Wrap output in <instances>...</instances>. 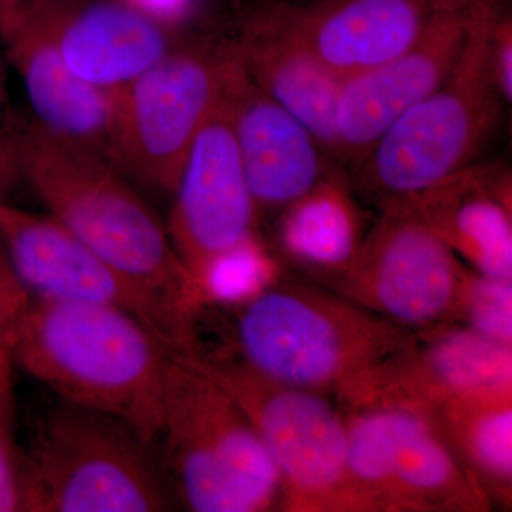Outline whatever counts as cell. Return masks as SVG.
<instances>
[{"label": "cell", "mask_w": 512, "mask_h": 512, "mask_svg": "<svg viewBox=\"0 0 512 512\" xmlns=\"http://www.w3.org/2000/svg\"><path fill=\"white\" fill-rule=\"evenodd\" d=\"M229 313L228 348L202 355L234 360L272 382L355 402L397 376L416 335L325 286L286 274ZM200 355V353H197Z\"/></svg>", "instance_id": "6da1fadb"}, {"label": "cell", "mask_w": 512, "mask_h": 512, "mask_svg": "<svg viewBox=\"0 0 512 512\" xmlns=\"http://www.w3.org/2000/svg\"><path fill=\"white\" fill-rule=\"evenodd\" d=\"M13 360L62 402L126 421L156 444L175 353L130 313L30 296L9 333Z\"/></svg>", "instance_id": "7a4b0ae2"}, {"label": "cell", "mask_w": 512, "mask_h": 512, "mask_svg": "<svg viewBox=\"0 0 512 512\" xmlns=\"http://www.w3.org/2000/svg\"><path fill=\"white\" fill-rule=\"evenodd\" d=\"M20 177L50 217L194 329L190 276L167 227L106 154L40 123L10 131Z\"/></svg>", "instance_id": "3957f363"}, {"label": "cell", "mask_w": 512, "mask_h": 512, "mask_svg": "<svg viewBox=\"0 0 512 512\" xmlns=\"http://www.w3.org/2000/svg\"><path fill=\"white\" fill-rule=\"evenodd\" d=\"M501 0H477L466 45L446 82L393 124L355 168L356 191L376 207L410 200L473 163L504 103L490 62Z\"/></svg>", "instance_id": "277c9868"}, {"label": "cell", "mask_w": 512, "mask_h": 512, "mask_svg": "<svg viewBox=\"0 0 512 512\" xmlns=\"http://www.w3.org/2000/svg\"><path fill=\"white\" fill-rule=\"evenodd\" d=\"M156 443L178 505L192 512L281 508V480L251 421L220 383L174 355Z\"/></svg>", "instance_id": "5b68a950"}, {"label": "cell", "mask_w": 512, "mask_h": 512, "mask_svg": "<svg viewBox=\"0 0 512 512\" xmlns=\"http://www.w3.org/2000/svg\"><path fill=\"white\" fill-rule=\"evenodd\" d=\"M362 512H488L495 507L429 404L393 387L340 406Z\"/></svg>", "instance_id": "8992f818"}, {"label": "cell", "mask_w": 512, "mask_h": 512, "mask_svg": "<svg viewBox=\"0 0 512 512\" xmlns=\"http://www.w3.org/2000/svg\"><path fill=\"white\" fill-rule=\"evenodd\" d=\"M126 421L62 402L23 454L26 512H160L177 507L161 458Z\"/></svg>", "instance_id": "52a82bcc"}, {"label": "cell", "mask_w": 512, "mask_h": 512, "mask_svg": "<svg viewBox=\"0 0 512 512\" xmlns=\"http://www.w3.org/2000/svg\"><path fill=\"white\" fill-rule=\"evenodd\" d=\"M188 359L220 383L251 421L281 480L279 511L362 512L350 483L345 414L338 403L224 357Z\"/></svg>", "instance_id": "ba28073f"}, {"label": "cell", "mask_w": 512, "mask_h": 512, "mask_svg": "<svg viewBox=\"0 0 512 512\" xmlns=\"http://www.w3.org/2000/svg\"><path fill=\"white\" fill-rule=\"evenodd\" d=\"M227 63L228 47H173L111 92V161L173 194L195 138L220 104Z\"/></svg>", "instance_id": "9c48e42d"}, {"label": "cell", "mask_w": 512, "mask_h": 512, "mask_svg": "<svg viewBox=\"0 0 512 512\" xmlns=\"http://www.w3.org/2000/svg\"><path fill=\"white\" fill-rule=\"evenodd\" d=\"M348 268L316 284L412 332L450 320L464 264L410 200L379 208Z\"/></svg>", "instance_id": "30bf717a"}, {"label": "cell", "mask_w": 512, "mask_h": 512, "mask_svg": "<svg viewBox=\"0 0 512 512\" xmlns=\"http://www.w3.org/2000/svg\"><path fill=\"white\" fill-rule=\"evenodd\" d=\"M0 241L13 272L33 298L120 309L153 330L175 355H188L194 348V332L173 309L49 214L0 201Z\"/></svg>", "instance_id": "8fae6325"}, {"label": "cell", "mask_w": 512, "mask_h": 512, "mask_svg": "<svg viewBox=\"0 0 512 512\" xmlns=\"http://www.w3.org/2000/svg\"><path fill=\"white\" fill-rule=\"evenodd\" d=\"M173 195L165 227L190 276L192 296V282L212 256L258 234L259 214L242 167L224 92L192 144Z\"/></svg>", "instance_id": "7c38bea8"}, {"label": "cell", "mask_w": 512, "mask_h": 512, "mask_svg": "<svg viewBox=\"0 0 512 512\" xmlns=\"http://www.w3.org/2000/svg\"><path fill=\"white\" fill-rule=\"evenodd\" d=\"M470 0H268L255 8L349 80L409 49L431 23Z\"/></svg>", "instance_id": "4fadbf2b"}, {"label": "cell", "mask_w": 512, "mask_h": 512, "mask_svg": "<svg viewBox=\"0 0 512 512\" xmlns=\"http://www.w3.org/2000/svg\"><path fill=\"white\" fill-rule=\"evenodd\" d=\"M476 2L443 13L409 49L346 80L336 113V160L356 168L400 117L446 82Z\"/></svg>", "instance_id": "5bb4252c"}, {"label": "cell", "mask_w": 512, "mask_h": 512, "mask_svg": "<svg viewBox=\"0 0 512 512\" xmlns=\"http://www.w3.org/2000/svg\"><path fill=\"white\" fill-rule=\"evenodd\" d=\"M224 99L258 214H278L335 168L311 131L249 79L231 46Z\"/></svg>", "instance_id": "9a60e30c"}, {"label": "cell", "mask_w": 512, "mask_h": 512, "mask_svg": "<svg viewBox=\"0 0 512 512\" xmlns=\"http://www.w3.org/2000/svg\"><path fill=\"white\" fill-rule=\"evenodd\" d=\"M0 42L37 123L110 158L111 92L87 86L67 69L37 0H0Z\"/></svg>", "instance_id": "2e32d148"}, {"label": "cell", "mask_w": 512, "mask_h": 512, "mask_svg": "<svg viewBox=\"0 0 512 512\" xmlns=\"http://www.w3.org/2000/svg\"><path fill=\"white\" fill-rule=\"evenodd\" d=\"M67 69L87 86L114 92L167 55L163 26L121 0H37Z\"/></svg>", "instance_id": "e0dca14e"}, {"label": "cell", "mask_w": 512, "mask_h": 512, "mask_svg": "<svg viewBox=\"0 0 512 512\" xmlns=\"http://www.w3.org/2000/svg\"><path fill=\"white\" fill-rule=\"evenodd\" d=\"M468 268L512 279V183L504 163H473L412 198Z\"/></svg>", "instance_id": "ac0fdd59"}, {"label": "cell", "mask_w": 512, "mask_h": 512, "mask_svg": "<svg viewBox=\"0 0 512 512\" xmlns=\"http://www.w3.org/2000/svg\"><path fill=\"white\" fill-rule=\"evenodd\" d=\"M231 49L249 79L336 158V113L346 80L255 10L245 16Z\"/></svg>", "instance_id": "d6986e66"}, {"label": "cell", "mask_w": 512, "mask_h": 512, "mask_svg": "<svg viewBox=\"0 0 512 512\" xmlns=\"http://www.w3.org/2000/svg\"><path fill=\"white\" fill-rule=\"evenodd\" d=\"M412 356L389 386L430 407L512 396V345L446 322L414 332Z\"/></svg>", "instance_id": "ffe728a7"}, {"label": "cell", "mask_w": 512, "mask_h": 512, "mask_svg": "<svg viewBox=\"0 0 512 512\" xmlns=\"http://www.w3.org/2000/svg\"><path fill=\"white\" fill-rule=\"evenodd\" d=\"M276 215V254L309 281L348 268L370 227L338 167Z\"/></svg>", "instance_id": "44dd1931"}, {"label": "cell", "mask_w": 512, "mask_h": 512, "mask_svg": "<svg viewBox=\"0 0 512 512\" xmlns=\"http://www.w3.org/2000/svg\"><path fill=\"white\" fill-rule=\"evenodd\" d=\"M433 409V407H431ZM451 446L495 507L512 500V396L433 409Z\"/></svg>", "instance_id": "7402d4cb"}, {"label": "cell", "mask_w": 512, "mask_h": 512, "mask_svg": "<svg viewBox=\"0 0 512 512\" xmlns=\"http://www.w3.org/2000/svg\"><path fill=\"white\" fill-rule=\"evenodd\" d=\"M288 269L275 249L252 235L212 256L192 282L195 313L205 308H232L251 301L278 284Z\"/></svg>", "instance_id": "603a6c76"}, {"label": "cell", "mask_w": 512, "mask_h": 512, "mask_svg": "<svg viewBox=\"0 0 512 512\" xmlns=\"http://www.w3.org/2000/svg\"><path fill=\"white\" fill-rule=\"evenodd\" d=\"M448 322L512 345V279L481 274L464 265Z\"/></svg>", "instance_id": "cb8c5ba5"}, {"label": "cell", "mask_w": 512, "mask_h": 512, "mask_svg": "<svg viewBox=\"0 0 512 512\" xmlns=\"http://www.w3.org/2000/svg\"><path fill=\"white\" fill-rule=\"evenodd\" d=\"M25 511L23 453L12 430V406L0 413V512Z\"/></svg>", "instance_id": "d4e9b609"}, {"label": "cell", "mask_w": 512, "mask_h": 512, "mask_svg": "<svg viewBox=\"0 0 512 512\" xmlns=\"http://www.w3.org/2000/svg\"><path fill=\"white\" fill-rule=\"evenodd\" d=\"M490 62L495 83L505 104L512 100V23L503 8L494 20L490 35Z\"/></svg>", "instance_id": "484cf974"}, {"label": "cell", "mask_w": 512, "mask_h": 512, "mask_svg": "<svg viewBox=\"0 0 512 512\" xmlns=\"http://www.w3.org/2000/svg\"><path fill=\"white\" fill-rule=\"evenodd\" d=\"M128 8L136 10L144 18L157 25H174L190 12L195 0H121Z\"/></svg>", "instance_id": "4316f807"}, {"label": "cell", "mask_w": 512, "mask_h": 512, "mask_svg": "<svg viewBox=\"0 0 512 512\" xmlns=\"http://www.w3.org/2000/svg\"><path fill=\"white\" fill-rule=\"evenodd\" d=\"M29 299L30 295L13 272L8 255L0 241V301L5 302L16 312H20Z\"/></svg>", "instance_id": "83f0119b"}, {"label": "cell", "mask_w": 512, "mask_h": 512, "mask_svg": "<svg viewBox=\"0 0 512 512\" xmlns=\"http://www.w3.org/2000/svg\"><path fill=\"white\" fill-rule=\"evenodd\" d=\"M20 181L22 177L12 133L0 134V201H6V195Z\"/></svg>", "instance_id": "f1b7e54d"}, {"label": "cell", "mask_w": 512, "mask_h": 512, "mask_svg": "<svg viewBox=\"0 0 512 512\" xmlns=\"http://www.w3.org/2000/svg\"><path fill=\"white\" fill-rule=\"evenodd\" d=\"M13 363L9 335L0 336V413L12 406Z\"/></svg>", "instance_id": "f546056e"}, {"label": "cell", "mask_w": 512, "mask_h": 512, "mask_svg": "<svg viewBox=\"0 0 512 512\" xmlns=\"http://www.w3.org/2000/svg\"><path fill=\"white\" fill-rule=\"evenodd\" d=\"M19 312L0 301V336L9 335L13 322L18 318Z\"/></svg>", "instance_id": "4dcf8cb0"}, {"label": "cell", "mask_w": 512, "mask_h": 512, "mask_svg": "<svg viewBox=\"0 0 512 512\" xmlns=\"http://www.w3.org/2000/svg\"><path fill=\"white\" fill-rule=\"evenodd\" d=\"M2 100H3V82H2V76H0V107H2Z\"/></svg>", "instance_id": "1f68e13d"}]
</instances>
